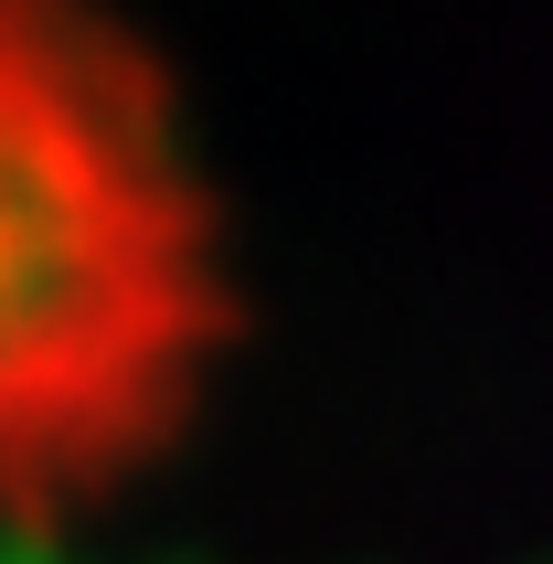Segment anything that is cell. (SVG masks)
<instances>
[{"mask_svg": "<svg viewBox=\"0 0 553 564\" xmlns=\"http://www.w3.org/2000/svg\"><path fill=\"white\" fill-rule=\"evenodd\" d=\"M203 330L214 246L160 64L96 0H0V501L139 458Z\"/></svg>", "mask_w": 553, "mask_h": 564, "instance_id": "1", "label": "cell"}]
</instances>
